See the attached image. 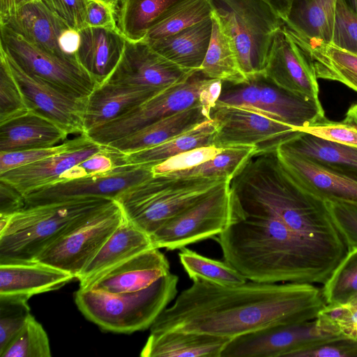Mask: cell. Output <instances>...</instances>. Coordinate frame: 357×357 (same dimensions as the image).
Instances as JSON below:
<instances>
[{
  "label": "cell",
  "instance_id": "23",
  "mask_svg": "<svg viewBox=\"0 0 357 357\" xmlns=\"http://www.w3.org/2000/svg\"><path fill=\"white\" fill-rule=\"evenodd\" d=\"M282 27L308 56L317 79L339 82L357 92V54L331 42L303 36L284 24Z\"/></svg>",
  "mask_w": 357,
  "mask_h": 357
},
{
  "label": "cell",
  "instance_id": "42",
  "mask_svg": "<svg viewBox=\"0 0 357 357\" xmlns=\"http://www.w3.org/2000/svg\"><path fill=\"white\" fill-rule=\"evenodd\" d=\"M23 294H0V354L15 338L31 314Z\"/></svg>",
  "mask_w": 357,
  "mask_h": 357
},
{
  "label": "cell",
  "instance_id": "7",
  "mask_svg": "<svg viewBox=\"0 0 357 357\" xmlns=\"http://www.w3.org/2000/svg\"><path fill=\"white\" fill-rule=\"evenodd\" d=\"M210 1L248 79L264 76L274 36L283 25L282 18L264 0Z\"/></svg>",
  "mask_w": 357,
  "mask_h": 357
},
{
  "label": "cell",
  "instance_id": "20",
  "mask_svg": "<svg viewBox=\"0 0 357 357\" xmlns=\"http://www.w3.org/2000/svg\"><path fill=\"white\" fill-rule=\"evenodd\" d=\"M170 273V265L158 248L139 253L79 287L111 294L139 291Z\"/></svg>",
  "mask_w": 357,
  "mask_h": 357
},
{
  "label": "cell",
  "instance_id": "36",
  "mask_svg": "<svg viewBox=\"0 0 357 357\" xmlns=\"http://www.w3.org/2000/svg\"><path fill=\"white\" fill-rule=\"evenodd\" d=\"M178 1L120 0L116 10L117 28L128 40H143L162 15Z\"/></svg>",
  "mask_w": 357,
  "mask_h": 357
},
{
  "label": "cell",
  "instance_id": "21",
  "mask_svg": "<svg viewBox=\"0 0 357 357\" xmlns=\"http://www.w3.org/2000/svg\"><path fill=\"white\" fill-rule=\"evenodd\" d=\"M79 35L77 61L99 86L118 65L126 39L117 28L86 26Z\"/></svg>",
  "mask_w": 357,
  "mask_h": 357
},
{
  "label": "cell",
  "instance_id": "12",
  "mask_svg": "<svg viewBox=\"0 0 357 357\" xmlns=\"http://www.w3.org/2000/svg\"><path fill=\"white\" fill-rule=\"evenodd\" d=\"M216 124L213 145L218 148L253 146L256 153L276 150L299 131L255 110L216 102L210 112Z\"/></svg>",
  "mask_w": 357,
  "mask_h": 357
},
{
  "label": "cell",
  "instance_id": "14",
  "mask_svg": "<svg viewBox=\"0 0 357 357\" xmlns=\"http://www.w3.org/2000/svg\"><path fill=\"white\" fill-rule=\"evenodd\" d=\"M338 337L312 320L266 327L229 340L220 357H290L298 351Z\"/></svg>",
  "mask_w": 357,
  "mask_h": 357
},
{
  "label": "cell",
  "instance_id": "52",
  "mask_svg": "<svg viewBox=\"0 0 357 357\" xmlns=\"http://www.w3.org/2000/svg\"><path fill=\"white\" fill-rule=\"evenodd\" d=\"M69 28L80 31L86 26L89 0H40Z\"/></svg>",
  "mask_w": 357,
  "mask_h": 357
},
{
  "label": "cell",
  "instance_id": "22",
  "mask_svg": "<svg viewBox=\"0 0 357 357\" xmlns=\"http://www.w3.org/2000/svg\"><path fill=\"white\" fill-rule=\"evenodd\" d=\"M0 24L43 51L61 59L77 61L65 55L59 47V37L69 27L40 0L24 4Z\"/></svg>",
  "mask_w": 357,
  "mask_h": 357
},
{
  "label": "cell",
  "instance_id": "43",
  "mask_svg": "<svg viewBox=\"0 0 357 357\" xmlns=\"http://www.w3.org/2000/svg\"><path fill=\"white\" fill-rule=\"evenodd\" d=\"M30 111L22 89L0 50V124Z\"/></svg>",
  "mask_w": 357,
  "mask_h": 357
},
{
  "label": "cell",
  "instance_id": "39",
  "mask_svg": "<svg viewBox=\"0 0 357 357\" xmlns=\"http://www.w3.org/2000/svg\"><path fill=\"white\" fill-rule=\"evenodd\" d=\"M179 261L191 280L203 279L222 286H236L247 279L228 262L203 256L187 247L180 249Z\"/></svg>",
  "mask_w": 357,
  "mask_h": 357
},
{
  "label": "cell",
  "instance_id": "58",
  "mask_svg": "<svg viewBox=\"0 0 357 357\" xmlns=\"http://www.w3.org/2000/svg\"><path fill=\"white\" fill-rule=\"evenodd\" d=\"M268 3L283 20L289 11L292 0H264Z\"/></svg>",
  "mask_w": 357,
  "mask_h": 357
},
{
  "label": "cell",
  "instance_id": "33",
  "mask_svg": "<svg viewBox=\"0 0 357 357\" xmlns=\"http://www.w3.org/2000/svg\"><path fill=\"white\" fill-rule=\"evenodd\" d=\"M215 132V122L209 119L160 144L130 153H123V160L126 165L153 167L183 152L213 145Z\"/></svg>",
  "mask_w": 357,
  "mask_h": 357
},
{
  "label": "cell",
  "instance_id": "45",
  "mask_svg": "<svg viewBox=\"0 0 357 357\" xmlns=\"http://www.w3.org/2000/svg\"><path fill=\"white\" fill-rule=\"evenodd\" d=\"M316 319L328 333L357 338V297L344 305L326 304Z\"/></svg>",
  "mask_w": 357,
  "mask_h": 357
},
{
  "label": "cell",
  "instance_id": "16",
  "mask_svg": "<svg viewBox=\"0 0 357 357\" xmlns=\"http://www.w3.org/2000/svg\"><path fill=\"white\" fill-rule=\"evenodd\" d=\"M195 72L169 61L145 40H126L121 58L105 82L163 91L184 82Z\"/></svg>",
  "mask_w": 357,
  "mask_h": 357
},
{
  "label": "cell",
  "instance_id": "31",
  "mask_svg": "<svg viewBox=\"0 0 357 357\" xmlns=\"http://www.w3.org/2000/svg\"><path fill=\"white\" fill-rule=\"evenodd\" d=\"M211 33V17L168 37L145 41L155 52L181 68L197 71L205 58Z\"/></svg>",
  "mask_w": 357,
  "mask_h": 357
},
{
  "label": "cell",
  "instance_id": "18",
  "mask_svg": "<svg viewBox=\"0 0 357 357\" xmlns=\"http://www.w3.org/2000/svg\"><path fill=\"white\" fill-rule=\"evenodd\" d=\"M264 77L280 89L319 98V84L312 63L282 26L275 33Z\"/></svg>",
  "mask_w": 357,
  "mask_h": 357
},
{
  "label": "cell",
  "instance_id": "61",
  "mask_svg": "<svg viewBox=\"0 0 357 357\" xmlns=\"http://www.w3.org/2000/svg\"><path fill=\"white\" fill-rule=\"evenodd\" d=\"M97 1H100L104 2V3H107V4L112 6L115 9L114 3V0H97Z\"/></svg>",
  "mask_w": 357,
  "mask_h": 357
},
{
  "label": "cell",
  "instance_id": "15",
  "mask_svg": "<svg viewBox=\"0 0 357 357\" xmlns=\"http://www.w3.org/2000/svg\"><path fill=\"white\" fill-rule=\"evenodd\" d=\"M153 176L151 167L121 165L108 172L59 181L31 191L24 195L26 208L91 197L115 199L122 192Z\"/></svg>",
  "mask_w": 357,
  "mask_h": 357
},
{
  "label": "cell",
  "instance_id": "27",
  "mask_svg": "<svg viewBox=\"0 0 357 357\" xmlns=\"http://www.w3.org/2000/svg\"><path fill=\"white\" fill-rule=\"evenodd\" d=\"M75 278L63 270L36 261L0 264V294L31 297L57 290Z\"/></svg>",
  "mask_w": 357,
  "mask_h": 357
},
{
  "label": "cell",
  "instance_id": "55",
  "mask_svg": "<svg viewBox=\"0 0 357 357\" xmlns=\"http://www.w3.org/2000/svg\"><path fill=\"white\" fill-rule=\"evenodd\" d=\"M222 84L223 82L220 79H210L201 91L199 102L209 118L211 109L221 95Z\"/></svg>",
  "mask_w": 357,
  "mask_h": 357
},
{
  "label": "cell",
  "instance_id": "17",
  "mask_svg": "<svg viewBox=\"0 0 357 357\" xmlns=\"http://www.w3.org/2000/svg\"><path fill=\"white\" fill-rule=\"evenodd\" d=\"M9 66L19 83L31 110L54 121L69 135H84L86 98L69 93L25 72L5 51Z\"/></svg>",
  "mask_w": 357,
  "mask_h": 357
},
{
  "label": "cell",
  "instance_id": "40",
  "mask_svg": "<svg viewBox=\"0 0 357 357\" xmlns=\"http://www.w3.org/2000/svg\"><path fill=\"white\" fill-rule=\"evenodd\" d=\"M321 293L329 305H344L357 297V248L348 250L323 284Z\"/></svg>",
  "mask_w": 357,
  "mask_h": 357
},
{
  "label": "cell",
  "instance_id": "59",
  "mask_svg": "<svg viewBox=\"0 0 357 357\" xmlns=\"http://www.w3.org/2000/svg\"><path fill=\"white\" fill-rule=\"evenodd\" d=\"M343 121L357 128V103L349 108Z\"/></svg>",
  "mask_w": 357,
  "mask_h": 357
},
{
  "label": "cell",
  "instance_id": "26",
  "mask_svg": "<svg viewBox=\"0 0 357 357\" xmlns=\"http://www.w3.org/2000/svg\"><path fill=\"white\" fill-rule=\"evenodd\" d=\"M68 135L54 121L31 110L0 124V152L53 146Z\"/></svg>",
  "mask_w": 357,
  "mask_h": 357
},
{
  "label": "cell",
  "instance_id": "34",
  "mask_svg": "<svg viewBox=\"0 0 357 357\" xmlns=\"http://www.w3.org/2000/svg\"><path fill=\"white\" fill-rule=\"evenodd\" d=\"M212 33L209 45L199 68L207 77L238 84L248 79L243 72L234 45L212 12Z\"/></svg>",
  "mask_w": 357,
  "mask_h": 357
},
{
  "label": "cell",
  "instance_id": "11",
  "mask_svg": "<svg viewBox=\"0 0 357 357\" xmlns=\"http://www.w3.org/2000/svg\"><path fill=\"white\" fill-rule=\"evenodd\" d=\"M210 79L198 70L184 82L160 92L86 135L94 142L107 146L155 121L200 105L201 91Z\"/></svg>",
  "mask_w": 357,
  "mask_h": 357
},
{
  "label": "cell",
  "instance_id": "51",
  "mask_svg": "<svg viewBox=\"0 0 357 357\" xmlns=\"http://www.w3.org/2000/svg\"><path fill=\"white\" fill-rule=\"evenodd\" d=\"M290 357H357V338L333 337L296 351Z\"/></svg>",
  "mask_w": 357,
  "mask_h": 357
},
{
  "label": "cell",
  "instance_id": "13",
  "mask_svg": "<svg viewBox=\"0 0 357 357\" xmlns=\"http://www.w3.org/2000/svg\"><path fill=\"white\" fill-rule=\"evenodd\" d=\"M0 47L25 72L79 98H86L98 86L77 61L40 50L0 24Z\"/></svg>",
  "mask_w": 357,
  "mask_h": 357
},
{
  "label": "cell",
  "instance_id": "54",
  "mask_svg": "<svg viewBox=\"0 0 357 357\" xmlns=\"http://www.w3.org/2000/svg\"><path fill=\"white\" fill-rule=\"evenodd\" d=\"M25 208L24 195L11 184L0 179V217H10Z\"/></svg>",
  "mask_w": 357,
  "mask_h": 357
},
{
  "label": "cell",
  "instance_id": "49",
  "mask_svg": "<svg viewBox=\"0 0 357 357\" xmlns=\"http://www.w3.org/2000/svg\"><path fill=\"white\" fill-rule=\"evenodd\" d=\"M298 131L307 132L340 144L357 148V128L344 121L336 122L324 118L308 126L300 128Z\"/></svg>",
  "mask_w": 357,
  "mask_h": 357
},
{
  "label": "cell",
  "instance_id": "19",
  "mask_svg": "<svg viewBox=\"0 0 357 357\" xmlns=\"http://www.w3.org/2000/svg\"><path fill=\"white\" fill-rule=\"evenodd\" d=\"M277 155L286 171L305 190L324 202L357 203V176L340 172L280 146Z\"/></svg>",
  "mask_w": 357,
  "mask_h": 357
},
{
  "label": "cell",
  "instance_id": "35",
  "mask_svg": "<svg viewBox=\"0 0 357 357\" xmlns=\"http://www.w3.org/2000/svg\"><path fill=\"white\" fill-rule=\"evenodd\" d=\"M337 0H292L284 25L307 37L331 42Z\"/></svg>",
  "mask_w": 357,
  "mask_h": 357
},
{
  "label": "cell",
  "instance_id": "2",
  "mask_svg": "<svg viewBox=\"0 0 357 357\" xmlns=\"http://www.w3.org/2000/svg\"><path fill=\"white\" fill-rule=\"evenodd\" d=\"M215 240L225 261L247 280L266 283L324 284L348 252L271 218L234 219Z\"/></svg>",
  "mask_w": 357,
  "mask_h": 357
},
{
  "label": "cell",
  "instance_id": "57",
  "mask_svg": "<svg viewBox=\"0 0 357 357\" xmlns=\"http://www.w3.org/2000/svg\"><path fill=\"white\" fill-rule=\"evenodd\" d=\"M34 0H0V23L7 20L24 4Z\"/></svg>",
  "mask_w": 357,
  "mask_h": 357
},
{
  "label": "cell",
  "instance_id": "3",
  "mask_svg": "<svg viewBox=\"0 0 357 357\" xmlns=\"http://www.w3.org/2000/svg\"><path fill=\"white\" fill-rule=\"evenodd\" d=\"M276 150L255 153L230 181L234 219H275L306 238L348 249L326 203L294 180Z\"/></svg>",
  "mask_w": 357,
  "mask_h": 357
},
{
  "label": "cell",
  "instance_id": "25",
  "mask_svg": "<svg viewBox=\"0 0 357 357\" xmlns=\"http://www.w3.org/2000/svg\"><path fill=\"white\" fill-rule=\"evenodd\" d=\"M105 146L96 142L54 155L0 174L3 180L17 188L24 196L31 191L59 182L61 176Z\"/></svg>",
  "mask_w": 357,
  "mask_h": 357
},
{
  "label": "cell",
  "instance_id": "46",
  "mask_svg": "<svg viewBox=\"0 0 357 357\" xmlns=\"http://www.w3.org/2000/svg\"><path fill=\"white\" fill-rule=\"evenodd\" d=\"M124 165L126 164L123 153L105 146L101 151L66 171L59 182L108 172Z\"/></svg>",
  "mask_w": 357,
  "mask_h": 357
},
{
  "label": "cell",
  "instance_id": "6",
  "mask_svg": "<svg viewBox=\"0 0 357 357\" xmlns=\"http://www.w3.org/2000/svg\"><path fill=\"white\" fill-rule=\"evenodd\" d=\"M225 178L153 176L115 200L126 219L150 236L169 220L225 183Z\"/></svg>",
  "mask_w": 357,
  "mask_h": 357
},
{
  "label": "cell",
  "instance_id": "56",
  "mask_svg": "<svg viewBox=\"0 0 357 357\" xmlns=\"http://www.w3.org/2000/svg\"><path fill=\"white\" fill-rule=\"evenodd\" d=\"M79 43V31L70 28L63 30L59 39V47L62 52L67 56L77 61L76 54Z\"/></svg>",
  "mask_w": 357,
  "mask_h": 357
},
{
  "label": "cell",
  "instance_id": "37",
  "mask_svg": "<svg viewBox=\"0 0 357 357\" xmlns=\"http://www.w3.org/2000/svg\"><path fill=\"white\" fill-rule=\"evenodd\" d=\"M210 0H179L167 10L144 40L164 38L211 17Z\"/></svg>",
  "mask_w": 357,
  "mask_h": 357
},
{
  "label": "cell",
  "instance_id": "10",
  "mask_svg": "<svg viewBox=\"0 0 357 357\" xmlns=\"http://www.w3.org/2000/svg\"><path fill=\"white\" fill-rule=\"evenodd\" d=\"M124 220L120 205L113 199L47 247L35 261L63 270L77 279Z\"/></svg>",
  "mask_w": 357,
  "mask_h": 357
},
{
  "label": "cell",
  "instance_id": "9",
  "mask_svg": "<svg viewBox=\"0 0 357 357\" xmlns=\"http://www.w3.org/2000/svg\"><path fill=\"white\" fill-rule=\"evenodd\" d=\"M228 182L180 212L156 230L155 248L181 249L222 233L234 218V197Z\"/></svg>",
  "mask_w": 357,
  "mask_h": 357
},
{
  "label": "cell",
  "instance_id": "38",
  "mask_svg": "<svg viewBox=\"0 0 357 357\" xmlns=\"http://www.w3.org/2000/svg\"><path fill=\"white\" fill-rule=\"evenodd\" d=\"M253 146H236L224 148L212 159L190 169L166 174L171 177H217L231 181L256 153Z\"/></svg>",
  "mask_w": 357,
  "mask_h": 357
},
{
  "label": "cell",
  "instance_id": "44",
  "mask_svg": "<svg viewBox=\"0 0 357 357\" xmlns=\"http://www.w3.org/2000/svg\"><path fill=\"white\" fill-rule=\"evenodd\" d=\"M93 142L84 134L50 147L0 152V174L54 155L88 146Z\"/></svg>",
  "mask_w": 357,
  "mask_h": 357
},
{
  "label": "cell",
  "instance_id": "41",
  "mask_svg": "<svg viewBox=\"0 0 357 357\" xmlns=\"http://www.w3.org/2000/svg\"><path fill=\"white\" fill-rule=\"evenodd\" d=\"M1 357H51L50 340L43 326L31 314Z\"/></svg>",
  "mask_w": 357,
  "mask_h": 357
},
{
  "label": "cell",
  "instance_id": "29",
  "mask_svg": "<svg viewBox=\"0 0 357 357\" xmlns=\"http://www.w3.org/2000/svg\"><path fill=\"white\" fill-rule=\"evenodd\" d=\"M211 119L200 105L160 119L107 146L122 153H130L165 142Z\"/></svg>",
  "mask_w": 357,
  "mask_h": 357
},
{
  "label": "cell",
  "instance_id": "24",
  "mask_svg": "<svg viewBox=\"0 0 357 357\" xmlns=\"http://www.w3.org/2000/svg\"><path fill=\"white\" fill-rule=\"evenodd\" d=\"M161 91L108 82L97 86L86 98L84 135L117 119Z\"/></svg>",
  "mask_w": 357,
  "mask_h": 357
},
{
  "label": "cell",
  "instance_id": "48",
  "mask_svg": "<svg viewBox=\"0 0 357 357\" xmlns=\"http://www.w3.org/2000/svg\"><path fill=\"white\" fill-rule=\"evenodd\" d=\"M223 149L211 145L183 152L151 167L153 174L162 175L190 169L212 159Z\"/></svg>",
  "mask_w": 357,
  "mask_h": 357
},
{
  "label": "cell",
  "instance_id": "32",
  "mask_svg": "<svg viewBox=\"0 0 357 357\" xmlns=\"http://www.w3.org/2000/svg\"><path fill=\"white\" fill-rule=\"evenodd\" d=\"M280 146L332 169L357 176V148L323 139L304 132H299Z\"/></svg>",
  "mask_w": 357,
  "mask_h": 357
},
{
  "label": "cell",
  "instance_id": "47",
  "mask_svg": "<svg viewBox=\"0 0 357 357\" xmlns=\"http://www.w3.org/2000/svg\"><path fill=\"white\" fill-rule=\"evenodd\" d=\"M331 42L357 54V15L344 0H337Z\"/></svg>",
  "mask_w": 357,
  "mask_h": 357
},
{
  "label": "cell",
  "instance_id": "5",
  "mask_svg": "<svg viewBox=\"0 0 357 357\" xmlns=\"http://www.w3.org/2000/svg\"><path fill=\"white\" fill-rule=\"evenodd\" d=\"M178 277L169 273L147 288L111 294L79 288L74 299L79 311L102 330L130 334L150 328L177 296Z\"/></svg>",
  "mask_w": 357,
  "mask_h": 357
},
{
  "label": "cell",
  "instance_id": "30",
  "mask_svg": "<svg viewBox=\"0 0 357 357\" xmlns=\"http://www.w3.org/2000/svg\"><path fill=\"white\" fill-rule=\"evenodd\" d=\"M153 248L155 247L151 236L125 218L78 277L79 287L114 266Z\"/></svg>",
  "mask_w": 357,
  "mask_h": 357
},
{
  "label": "cell",
  "instance_id": "4",
  "mask_svg": "<svg viewBox=\"0 0 357 357\" xmlns=\"http://www.w3.org/2000/svg\"><path fill=\"white\" fill-rule=\"evenodd\" d=\"M112 200L74 199L27 207L11 215L0 231V264L35 261L47 247Z\"/></svg>",
  "mask_w": 357,
  "mask_h": 357
},
{
  "label": "cell",
  "instance_id": "60",
  "mask_svg": "<svg viewBox=\"0 0 357 357\" xmlns=\"http://www.w3.org/2000/svg\"><path fill=\"white\" fill-rule=\"evenodd\" d=\"M350 9L357 15V0H344Z\"/></svg>",
  "mask_w": 357,
  "mask_h": 357
},
{
  "label": "cell",
  "instance_id": "50",
  "mask_svg": "<svg viewBox=\"0 0 357 357\" xmlns=\"http://www.w3.org/2000/svg\"><path fill=\"white\" fill-rule=\"evenodd\" d=\"M325 202L348 250L357 248V203L341 201Z\"/></svg>",
  "mask_w": 357,
  "mask_h": 357
},
{
  "label": "cell",
  "instance_id": "62",
  "mask_svg": "<svg viewBox=\"0 0 357 357\" xmlns=\"http://www.w3.org/2000/svg\"><path fill=\"white\" fill-rule=\"evenodd\" d=\"M119 1H120V0H114V7H115L116 10V8H117V6H118Z\"/></svg>",
  "mask_w": 357,
  "mask_h": 357
},
{
  "label": "cell",
  "instance_id": "1",
  "mask_svg": "<svg viewBox=\"0 0 357 357\" xmlns=\"http://www.w3.org/2000/svg\"><path fill=\"white\" fill-rule=\"evenodd\" d=\"M192 280L159 314L151 333L195 332L232 339L269 326L314 319L326 305L321 289L313 284L248 280L222 286Z\"/></svg>",
  "mask_w": 357,
  "mask_h": 357
},
{
  "label": "cell",
  "instance_id": "28",
  "mask_svg": "<svg viewBox=\"0 0 357 357\" xmlns=\"http://www.w3.org/2000/svg\"><path fill=\"white\" fill-rule=\"evenodd\" d=\"M231 339L206 333L165 331L150 333L143 357H220Z\"/></svg>",
  "mask_w": 357,
  "mask_h": 357
},
{
  "label": "cell",
  "instance_id": "53",
  "mask_svg": "<svg viewBox=\"0 0 357 357\" xmlns=\"http://www.w3.org/2000/svg\"><path fill=\"white\" fill-rule=\"evenodd\" d=\"M86 24V26L117 28L116 10L104 2L89 0Z\"/></svg>",
  "mask_w": 357,
  "mask_h": 357
},
{
  "label": "cell",
  "instance_id": "8",
  "mask_svg": "<svg viewBox=\"0 0 357 357\" xmlns=\"http://www.w3.org/2000/svg\"><path fill=\"white\" fill-rule=\"evenodd\" d=\"M218 102L255 110L297 130L326 118L319 99L290 93L264 76L238 84L223 82Z\"/></svg>",
  "mask_w": 357,
  "mask_h": 357
}]
</instances>
